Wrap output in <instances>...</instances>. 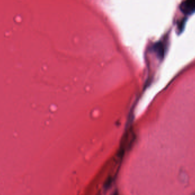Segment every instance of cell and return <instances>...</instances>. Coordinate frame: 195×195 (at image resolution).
I'll return each mask as SVG.
<instances>
[{
  "label": "cell",
  "instance_id": "cell-2",
  "mask_svg": "<svg viewBox=\"0 0 195 195\" xmlns=\"http://www.w3.org/2000/svg\"><path fill=\"white\" fill-rule=\"evenodd\" d=\"M185 21H186V20L185 19H183L182 20L180 23L179 24V29L180 31H182L183 28L184 27V26H185Z\"/></svg>",
  "mask_w": 195,
  "mask_h": 195
},
{
  "label": "cell",
  "instance_id": "cell-1",
  "mask_svg": "<svg viewBox=\"0 0 195 195\" xmlns=\"http://www.w3.org/2000/svg\"><path fill=\"white\" fill-rule=\"evenodd\" d=\"M180 10L187 15L195 12V0H185L180 6Z\"/></svg>",
  "mask_w": 195,
  "mask_h": 195
}]
</instances>
